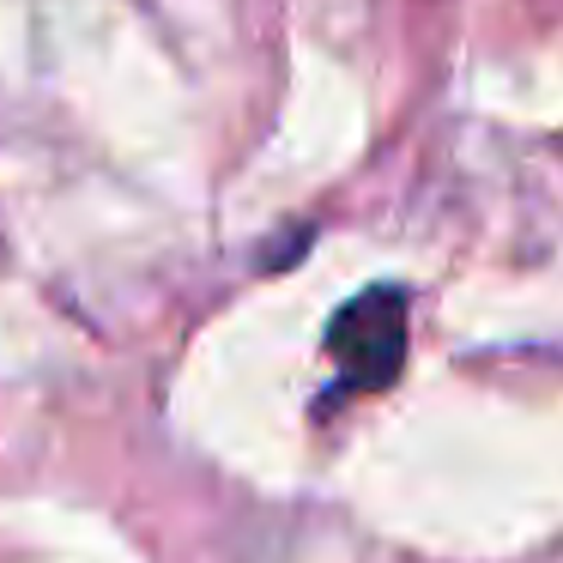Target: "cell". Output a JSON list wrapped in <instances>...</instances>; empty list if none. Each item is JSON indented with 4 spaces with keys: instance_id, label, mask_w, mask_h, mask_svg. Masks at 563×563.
<instances>
[{
    "instance_id": "1",
    "label": "cell",
    "mask_w": 563,
    "mask_h": 563,
    "mask_svg": "<svg viewBox=\"0 0 563 563\" xmlns=\"http://www.w3.org/2000/svg\"><path fill=\"white\" fill-rule=\"evenodd\" d=\"M412 345V291L406 285H369L328 321V357L340 364V394H376L406 369Z\"/></svg>"
}]
</instances>
